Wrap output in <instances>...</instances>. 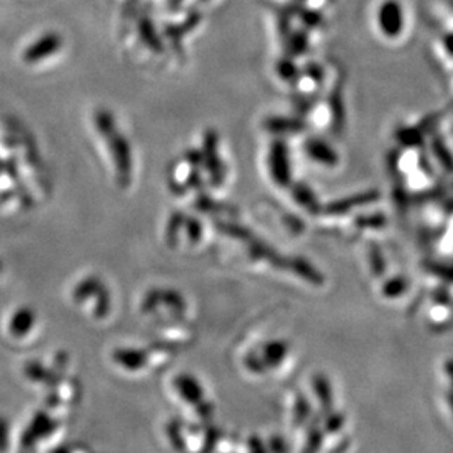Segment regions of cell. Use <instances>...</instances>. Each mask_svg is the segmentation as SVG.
I'll list each match as a JSON object with an SVG mask.
<instances>
[{"instance_id":"6da1fadb","label":"cell","mask_w":453,"mask_h":453,"mask_svg":"<svg viewBox=\"0 0 453 453\" xmlns=\"http://www.w3.org/2000/svg\"><path fill=\"white\" fill-rule=\"evenodd\" d=\"M96 124L100 130V134L109 140V146H111L112 158L117 165L118 176H121V180H130L131 173V152L130 146L122 134H118L115 130V122L112 115L106 111H99L96 115Z\"/></svg>"},{"instance_id":"7a4b0ae2","label":"cell","mask_w":453,"mask_h":453,"mask_svg":"<svg viewBox=\"0 0 453 453\" xmlns=\"http://www.w3.org/2000/svg\"><path fill=\"white\" fill-rule=\"evenodd\" d=\"M289 147L284 142L277 140L273 143L268 156V165L273 180L281 185L287 187L291 181V169H290V156Z\"/></svg>"},{"instance_id":"3957f363","label":"cell","mask_w":453,"mask_h":453,"mask_svg":"<svg viewBox=\"0 0 453 453\" xmlns=\"http://www.w3.org/2000/svg\"><path fill=\"white\" fill-rule=\"evenodd\" d=\"M379 25L383 34L388 39L398 37L405 25L403 8L398 0H386L379 9Z\"/></svg>"},{"instance_id":"277c9868","label":"cell","mask_w":453,"mask_h":453,"mask_svg":"<svg viewBox=\"0 0 453 453\" xmlns=\"http://www.w3.org/2000/svg\"><path fill=\"white\" fill-rule=\"evenodd\" d=\"M60 46V40L56 34H46L40 40L34 41L29 48L24 52V60L27 64H37L44 58L52 56L58 52Z\"/></svg>"},{"instance_id":"5b68a950","label":"cell","mask_w":453,"mask_h":453,"mask_svg":"<svg viewBox=\"0 0 453 453\" xmlns=\"http://www.w3.org/2000/svg\"><path fill=\"white\" fill-rule=\"evenodd\" d=\"M305 152L310 159L325 166H334L339 162V155L333 146L321 138H309L305 143Z\"/></svg>"},{"instance_id":"8992f818","label":"cell","mask_w":453,"mask_h":453,"mask_svg":"<svg viewBox=\"0 0 453 453\" xmlns=\"http://www.w3.org/2000/svg\"><path fill=\"white\" fill-rule=\"evenodd\" d=\"M176 388L177 393L185 400L184 403L196 406H205V395H203V387H200L199 381L195 377L189 376H180L176 379Z\"/></svg>"},{"instance_id":"52a82bcc","label":"cell","mask_w":453,"mask_h":453,"mask_svg":"<svg viewBox=\"0 0 453 453\" xmlns=\"http://www.w3.org/2000/svg\"><path fill=\"white\" fill-rule=\"evenodd\" d=\"M379 193L377 192H364V193H357L353 196H349L346 199H341L334 202L333 205H330L327 208V211L333 214V215H340V214H345L353 208H359V206H364L368 205V203L377 200L379 199Z\"/></svg>"},{"instance_id":"ba28073f","label":"cell","mask_w":453,"mask_h":453,"mask_svg":"<svg viewBox=\"0 0 453 453\" xmlns=\"http://www.w3.org/2000/svg\"><path fill=\"white\" fill-rule=\"evenodd\" d=\"M287 349L289 348H287V345L284 341H271L270 345H267L263 348L261 355H255L256 359L262 361L261 367H259V371L263 372L262 365H273L271 368L280 365L281 362H283V359L287 355Z\"/></svg>"},{"instance_id":"9c48e42d","label":"cell","mask_w":453,"mask_h":453,"mask_svg":"<svg viewBox=\"0 0 453 453\" xmlns=\"http://www.w3.org/2000/svg\"><path fill=\"white\" fill-rule=\"evenodd\" d=\"M34 318H36V315H34L33 309H29L27 306L15 312L12 320H11V324H9L11 334L15 337H22V336L28 334L31 327L34 325Z\"/></svg>"},{"instance_id":"30bf717a","label":"cell","mask_w":453,"mask_h":453,"mask_svg":"<svg viewBox=\"0 0 453 453\" xmlns=\"http://www.w3.org/2000/svg\"><path fill=\"white\" fill-rule=\"evenodd\" d=\"M202 158H205L206 168L211 173L214 180H221L220 178V169H221V162L220 158H218V140L215 133H208L205 138V155H202Z\"/></svg>"},{"instance_id":"8fae6325","label":"cell","mask_w":453,"mask_h":453,"mask_svg":"<svg viewBox=\"0 0 453 453\" xmlns=\"http://www.w3.org/2000/svg\"><path fill=\"white\" fill-rule=\"evenodd\" d=\"M293 197L296 202L299 203L301 206H303L306 211L312 214H318L320 212V202L315 196V193L312 192L308 185L305 184H296L293 189Z\"/></svg>"},{"instance_id":"7c38bea8","label":"cell","mask_w":453,"mask_h":453,"mask_svg":"<svg viewBox=\"0 0 453 453\" xmlns=\"http://www.w3.org/2000/svg\"><path fill=\"white\" fill-rule=\"evenodd\" d=\"M314 392L321 403V408L324 412L333 409V390L324 376H317L314 379Z\"/></svg>"},{"instance_id":"4fadbf2b","label":"cell","mask_w":453,"mask_h":453,"mask_svg":"<svg viewBox=\"0 0 453 453\" xmlns=\"http://www.w3.org/2000/svg\"><path fill=\"white\" fill-rule=\"evenodd\" d=\"M293 268L302 278L310 281V283H314L317 286H321V283H322L321 274L314 267H312L309 262H306L305 259H294L293 261Z\"/></svg>"},{"instance_id":"5bb4252c","label":"cell","mask_w":453,"mask_h":453,"mask_svg":"<svg viewBox=\"0 0 453 453\" xmlns=\"http://www.w3.org/2000/svg\"><path fill=\"white\" fill-rule=\"evenodd\" d=\"M406 290H408V280L403 277H395L392 280H388L383 286V294L388 299L399 298V296H402Z\"/></svg>"},{"instance_id":"9a60e30c","label":"cell","mask_w":453,"mask_h":453,"mask_svg":"<svg viewBox=\"0 0 453 453\" xmlns=\"http://www.w3.org/2000/svg\"><path fill=\"white\" fill-rule=\"evenodd\" d=\"M433 150H434V156L437 159H439L442 166L446 171H450V173H453V156H452L450 150L446 147V145L439 140V142H435L433 145Z\"/></svg>"},{"instance_id":"2e32d148","label":"cell","mask_w":453,"mask_h":453,"mask_svg":"<svg viewBox=\"0 0 453 453\" xmlns=\"http://www.w3.org/2000/svg\"><path fill=\"white\" fill-rule=\"evenodd\" d=\"M270 130H274V133H294V129L298 130V122L291 119H283V118H274L270 119Z\"/></svg>"},{"instance_id":"e0dca14e","label":"cell","mask_w":453,"mask_h":453,"mask_svg":"<svg viewBox=\"0 0 453 453\" xmlns=\"http://www.w3.org/2000/svg\"><path fill=\"white\" fill-rule=\"evenodd\" d=\"M399 140L406 145V146H416L421 143V140H423V136H421V133L418 130H414V129H405V130H400L399 134H398Z\"/></svg>"},{"instance_id":"ac0fdd59","label":"cell","mask_w":453,"mask_h":453,"mask_svg":"<svg viewBox=\"0 0 453 453\" xmlns=\"http://www.w3.org/2000/svg\"><path fill=\"white\" fill-rule=\"evenodd\" d=\"M321 443H322V433L317 427H314L309 431L305 453H317Z\"/></svg>"},{"instance_id":"d6986e66","label":"cell","mask_w":453,"mask_h":453,"mask_svg":"<svg viewBox=\"0 0 453 453\" xmlns=\"http://www.w3.org/2000/svg\"><path fill=\"white\" fill-rule=\"evenodd\" d=\"M343 424H345V415L331 412V414H328V416L325 419V430L328 433H336L343 427Z\"/></svg>"},{"instance_id":"ffe728a7","label":"cell","mask_w":453,"mask_h":453,"mask_svg":"<svg viewBox=\"0 0 453 453\" xmlns=\"http://www.w3.org/2000/svg\"><path fill=\"white\" fill-rule=\"evenodd\" d=\"M369 258H371V268H372L374 274L383 275V273H384V261H383V256H381L380 251H377V247H372Z\"/></svg>"},{"instance_id":"44dd1931","label":"cell","mask_w":453,"mask_h":453,"mask_svg":"<svg viewBox=\"0 0 453 453\" xmlns=\"http://www.w3.org/2000/svg\"><path fill=\"white\" fill-rule=\"evenodd\" d=\"M357 224L361 225V227H374V228H379V227H383V224H384V216L377 215V216L359 218Z\"/></svg>"},{"instance_id":"7402d4cb","label":"cell","mask_w":453,"mask_h":453,"mask_svg":"<svg viewBox=\"0 0 453 453\" xmlns=\"http://www.w3.org/2000/svg\"><path fill=\"white\" fill-rule=\"evenodd\" d=\"M278 71H280L278 72L280 77L284 78V80H287V81L293 80V78L298 75V70H296V67L293 64H290V62H283Z\"/></svg>"},{"instance_id":"603a6c76","label":"cell","mask_w":453,"mask_h":453,"mask_svg":"<svg viewBox=\"0 0 453 453\" xmlns=\"http://www.w3.org/2000/svg\"><path fill=\"white\" fill-rule=\"evenodd\" d=\"M185 228L190 231V237H192V240H193V242H197V240L200 239V232H202V230H200V224L195 220V218H190V220L187 221ZM190 237H189V239H190Z\"/></svg>"},{"instance_id":"cb8c5ba5","label":"cell","mask_w":453,"mask_h":453,"mask_svg":"<svg viewBox=\"0 0 453 453\" xmlns=\"http://www.w3.org/2000/svg\"><path fill=\"white\" fill-rule=\"evenodd\" d=\"M296 406H298V416H296V418H298L299 423H303V421L309 416V411H310L309 403L305 399L301 398V400L298 402V405H296Z\"/></svg>"},{"instance_id":"d4e9b609","label":"cell","mask_w":453,"mask_h":453,"mask_svg":"<svg viewBox=\"0 0 453 453\" xmlns=\"http://www.w3.org/2000/svg\"><path fill=\"white\" fill-rule=\"evenodd\" d=\"M8 443V424L4 418H0V452L6 447Z\"/></svg>"},{"instance_id":"484cf974","label":"cell","mask_w":453,"mask_h":453,"mask_svg":"<svg viewBox=\"0 0 453 453\" xmlns=\"http://www.w3.org/2000/svg\"><path fill=\"white\" fill-rule=\"evenodd\" d=\"M434 271H435L434 274L442 277L443 280L453 281V265H452V267H435Z\"/></svg>"},{"instance_id":"4316f807","label":"cell","mask_w":453,"mask_h":453,"mask_svg":"<svg viewBox=\"0 0 453 453\" xmlns=\"http://www.w3.org/2000/svg\"><path fill=\"white\" fill-rule=\"evenodd\" d=\"M443 43H445V49H446V52H447L449 55H452V56H453V33H452V34H447V36L445 37Z\"/></svg>"},{"instance_id":"83f0119b","label":"cell","mask_w":453,"mask_h":453,"mask_svg":"<svg viewBox=\"0 0 453 453\" xmlns=\"http://www.w3.org/2000/svg\"><path fill=\"white\" fill-rule=\"evenodd\" d=\"M445 371H446L447 376L450 377L452 384H453V361H447V362L445 364Z\"/></svg>"},{"instance_id":"f1b7e54d","label":"cell","mask_w":453,"mask_h":453,"mask_svg":"<svg viewBox=\"0 0 453 453\" xmlns=\"http://www.w3.org/2000/svg\"><path fill=\"white\" fill-rule=\"evenodd\" d=\"M447 403H449V406L452 408V412H453V388L447 393Z\"/></svg>"},{"instance_id":"f546056e","label":"cell","mask_w":453,"mask_h":453,"mask_svg":"<svg viewBox=\"0 0 453 453\" xmlns=\"http://www.w3.org/2000/svg\"><path fill=\"white\" fill-rule=\"evenodd\" d=\"M4 270V265H2V262H0V271H2Z\"/></svg>"}]
</instances>
